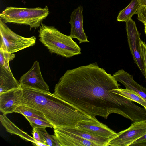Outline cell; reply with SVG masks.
Segmentation results:
<instances>
[{
	"mask_svg": "<svg viewBox=\"0 0 146 146\" xmlns=\"http://www.w3.org/2000/svg\"><path fill=\"white\" fill-rule=\"evenodd\" d=\"M120 85L95 62L67 70L53 94L92 117L106 119L112 113L117 114L120 95L111 91Z\"/></svg>",
	"mask_w": 146,
	"mask_h": 146,
	"instance_id": "6da1fadb",
	"label": "cell"
},
{
	"mask_svg": "<svg viewBox=\"0 0 146 146\" xmlns=\"http://www.w3.org/2000/svg\"><path fill=\"white\" fill-rule=\"evenodd\" d=\"M17 94L19 106L30 107L41 112L54 129L75 128L79 122L97 119L50 92L21 86Z\"/></svg>",
	"mask_w": 146,
	"mask_h": 146,
	"instance_id": "7a4b0ae2",
	"label": "cell"
},
{
	"mask_svg": "<svg viewBox=\"0 0 146 146\" xmlns=\"http://www.w3.org/2000/svg\"><path fill=\"white\" fill-rule=\"evenodd\" d=\"M39 27V40L50 53L66 58L81 54V48L70 35L42 23Z\"/></svg>",
	"mask_w": 146,
	"mask_h": 146,
	"instance_id": "3957f363",
	"label": "cell"
},
{
	"mask_svg": "<svg viewBox=\"0 0 146 146\" xmlns=\"http://www.w3.org/2000/svg\"><path fill=\"white\" fill-rule=\"evenodd\" d=\"M50 12L47 6L42 8L7 7L0 14V18L5 23L28 25L30 30L40 27Z\"/></svg>",
	"mask_w": 146,
	"mask_h": 146,
	"instance_id": "277c9868",
	"label": "cell"
},
{
	"mask_svg": "<svg viewBox=\"0 0 146 146\" xmlns=\"http://www.w3.org/2000/svg\"><path fill=\"white\" fill-rule=\"evenodd\" d=\"M0 42L3 44L8 52L14 53L27 48L35 45V36H22L11 30L0 18Z\"/></svg>",
	"mask_w": 146,
	"mask_h": 146,
	"instance_id": "5b68a950",
	"label": "cell"
},
{
	"mask_svg": "<svg viewBox=\"0 0 146 146\" xmlns=\"http://www.w3.org/2000/svg\"><path fill=\"white\" fill-rule=\"evenodd\" d=\"M146 133V120L134 122L127 129L116 133L117 136L108 146H130Z\"/></svg>",
	"mask_w": 146,
	"mask_h": 146,
	"instance_id": "8992f818",
	"label": "cell"
},
{
	"mask_svg": "<svg viewBox=\"0 0 146 146\" xmlns=\"http://www.w3.org/2000/svg\"><path fill=\"white\" fill-rule=\"evenodd\" d=\"M128 42L135 63L145 76L140 44L141 40L135 23L132 19L126 22Z\"/></svg>",
	"mask_w": 146,
	"mask_h": 146,
	"instance_id": "52a82bcc",
	"label": "cell"
},
{
	"mask_svg": "<svg viewBox=\"0 0 146 146\" xmlns=\"http://www.w3.org/2000/svg\"><path fill=\"white\" fill-rule=\"evenodd\" d=\"M20 87L24 86L49 92V88L44 80L39 63L35 61L30 70L23 75L19 81Z\"/></svg>",
	"mask_w": 146,
	"mask_h": 146,
	"instance_id": "ba28073f",
	"label": "cell"
},
{
	"mask_svg": "<svg viewBox=\"0 0 146 146\" xmlns=\"http://www.w3.org/2000/svg\"><path fill=\"white\" fill-rule=\"evenodd\" d=\"M76 128L98 137L114 138L116 133L98 120L94 121L79 122Z\"/></svg>",
	"mask_w": 146,
	"mask_h": 146,
	"instance_id": "9c48e42d",
	"label": "cell"
},
{
	"mask_svg": "<svg viewBox=\"0 0 146 146\" xmlns=\"http://www.w3.org/2000/svg\"><path fill=\"white\" fill-rule=\"evenodd\" d=\"M54 131L60 146H98L92 141L64 130L62 127L54 129Z\"/></svg>",
	"mask_w": 146,
	"mask_h": 146,
	"instance_id": "30bf717a",
	"label": "cell"
},
{
	"mask_svg": "<svg viewBox=\"0 0 146 146\" xmlns=\"http://www.w3.org/2000/svg\"><path fill=\"white\" fill-rule=\"evenodd\" d=\"M82 6L78 7L72 12L69 22L71 25L70 36L71 38H77L79 43L90 42L85 33L83 27V17Z\"/></svg>",
	"mask_w": 146,
	"mask_h": 146,
	"instance_id": "8fae6325",
	"label": "cell"
},
{
	"mask_svg": "<svg viewBox=\"0 0 146 146\" xmlns=\"http://www.w3.org/2000/svg\"><path fill=\"white\" fill-rule=\"evenodd\" d=\"M113 76L116 80L124 85L126 89L133 91L146 101V88L135 82L132 75L120 69L114 74Z\"/></svg>",
	"mask_w": 146,
	"mask_h": 146,
	"instance_id": "7c38bea8",
	"label": "cell"
},
{
	"mask_svg": "<svg viewBox=\"0 0 146 146\" xmlns=\"http://www.w3.org/2000/svg\"><path fill=\"white\" fill-rule=\"evenodd\" d=\"M18 88L0 94V111L3 114L6 115L14 112L16 109L19 106L17 94Z\"/></svg>",
	"mask_w": 146,
	"mask_h": 146,
	"instance_id": "4fadbf2b",
	"label": "cell"
},
{
	"mask_svg": "<svg viewBox=\"0 0 146 146\" xmlns=\"http://www.w3.org/2000/svg\"><path fill=\"white\" fill-rule=\"evenodd\" d=\"M20 87L19 82L14 77L11 71L0 66V94Z\"/></svg>",
	"mask_w": 146,
	"mask_h": 146,
	"instance_id": "5bb4252c",
	"label": "cell"
},
{
	"mask_svg": "<svg viewBox=\"0 0 146 146\" xmlns=\"http://www.w3.org/2000/svg\"><path fill=\"white\" fill-rule=\"evenodd\" d=\"M62 127L64 130L68 132L95 143L98 146H108V143L113 139L112 138L97 137L76 128L64 127Z\"/></svg>",
	"mask_w": 146,
	"mask_h": 146,
	"instance_id": "9a60e30c",
	"label": "cell"
},
{
	"mask_svg": "<svg viewBox=\"0 0 146 146\" xmlns=\"http://www.w3.org/2000/svg\"><path fill=\"white\" fill-rule=\"evenodd\" d=\"M0 121L2 125L9 133L19 136L22 139L34 143L37 141L27 133L22 131L11 122L4 114L0 115Z\"/></svg>",
	"mask_w": 146,
	"mask_h": 146,
	"instance_id": "2e32d148",
	"label": "cell"
},
{
	"mask_svg": "<svg viewBox=\"0 0 146 146\" xmlns=\"http://www.w3.org/2000/svg\"><path fill=\"white\" fill-rule=\"evenodd\" d=\"M141 5L138 0H132L129 5L119 13L117 21L126 22L131 19L133 15L137 14Z\"/></svg>",
	"mask_w": 146,
	"mask_h": 146,
	"instance_id": "e0dca14e",
	"label": "cell"
},
{
	"mask_svg": "<svg viewBox=\"0 0 146 146\" xmlns=\"http://www.w3.org/2000/svg\"><path fill=\"white\" fill-rule=\"evenodd\" d=\"M111 92L121 95L130 101L135 102L146 109V101L136 92L131 90L119 88L112 90Z\"/></svg>",
	"mask_w": 146,
	"mask_h": 146,
	"instance_id": "ac0fdd59",
	"label": "cell"
},
{
	"mask_svg": "<svg viewBox=\"0 0 146 146\" xmlns=\"http://www.w3.org/2000/svg\"><path fill=\"white\" fill-rule=\"evenodd\" d=\"M14 112L19 113L24 116L38 118L48 122L41 112L30 107L20 106L16 109Z\"/></svg>",
	"mask_w": 146,
	"mask_h": 146,
	"instance_id": "d6986e66",
	"label": "cell"
},
{
	"mask_svg": "<svg viewBox=\"0 0 146 146\" xmlns=\"http://www.w3.org/2000/svg\"><path fill=\"white\" fill-rule=\"evenodd\" d=\"M0 45V66L9 71H11L9 63L14 59L15 54L8 52L3 43L1 42Z\"/></svg>",
	"mask_w": 146,
	"mask_h": 146,
	"instance_id": "ffe728a7",
	"label": "cell"
},
{
	"mask_svg": "<svg viewBox=\"0 0 146 146\" xmlns=\"http://www.w3.org/2000/svg\"><path fill=\"white\" fill-rule=\"evenodd\" d=\"M39 133L41 142L50 146H60L55 135H50L45 128H37Z\"/></svg>",
	"mask_w": 146,
	"mask_h": 146,
	"instance_id": "44dd1931",
	"label": "cell"
},
{
	"mask_svg": "<svg viewBox=\"0 0 146 146\" xmlns=\"http://www.w3.org/2000/svg\"><path fill=\"white\" fill-rule=\"evenodd\" d=\"M29 122L33 128H46L49 127L53 128V125L49 122L41 119L32 117L24 116Z\"/></svg>",
	"mask_w": 146,
	"mask_h": 146,
	"instance_id": "7402d4cb",
	"label": "cell"
},
{
	"mask_svg": "<svg viewBox=\"0 0 146 146\" xmlns=\"http://www.w3.org/2000/svg\"><path fill=\"white\" fill-rule=\"evenodd\" d=\"M137 14L138 20L144 24H146V5H140Z\"/></svg>",
	"mask_w": 146,
	"mask_h": 146,
	"instance_id": "603a6c76",
	"label": "cell"
},
{
	"mask_svg": "<svg viewBox=\"0 0 146 146\" xmlns=\"http://www.w3.org/2000/svg\"><path fill=\"white\" fill-rule=\"evenodd\" d=\"M140 44L145 72V77L146 80V44L144 42L141 40Z\"/></svg>",
	"mask_w": 146,
	"mask_h": 146,
	"instance_id": "cb8c5ba5",
	"label": "cell"
},
{
	"mask_svg": "<svg viewBox=\"0 0 146 146\" xmlns=\"http://www.w3.org/2000/svg\"><path fill=\"white\" fill-rule=\"evenodd\" d=\"M130 146H146V133L134 142Z\"/></svg>",
	"mask_w": 146,
	"mask_h": 146,
	"instance_id": "d4e9b609",
	"label": "cell"
},
{
	"mask_svg": "<svg viewBox=\"0 0 146 146\" xmlns=\"http://www.w3.org/2000/svg\"><path fill=\"white\" fill-rule=\"evenodd\" d=\"M32 134L33 135V138L35 140L37 141L41 142L40 134L37 128H33Z\"/></svg>",
	"mask_w": 146,
	"mask_h": 146,
	"instance_id": "484cf974",
	"label": "cell"
},
{
	"mask_svg": "<svg viewBox=\"0 0 146 146\" xmlns=\"http://www.w3.org/2000/svg\"><path fill=\"white\" fill-rule=\"evenodd\" d=\"M33 144L34 145L38 146H48L47 145L39 141H36Z\"/></svg>",
	"mask_w": 146,
	"mask_h": 146,
	"instance_id": "4316f807",
	"label": "cell"
},
{
	"mask_svg": "<svg viewBox=\"0 0 146 146\" xmlns=\"http://www.w3.org/2000/svg\"><path fill=\"white\" fill-rule=\"evenodd\" d=\"M142 5H146V0H138Z\"/></svg>",
	"mask_w": 146,
	"mask_h": 146,
	"instance_id": "83f0119b",
	"label": "cell"
},
{
	"mask_svg": "<svg viewBox=\"0 0 146 146\" xmlns=\"http://www.w3.org/2000/svg\"><path fill=\"white\" fill-rule=\"evenodd\" d=\"M144 26H145L144 30H145V34L146 35V24H144Z\"/></svg>",
	"mask_w": 146,
	"mask_h": 146,
	"instance_id": "f1b7e54d",
	"label": "cell"
}]
</instances>
